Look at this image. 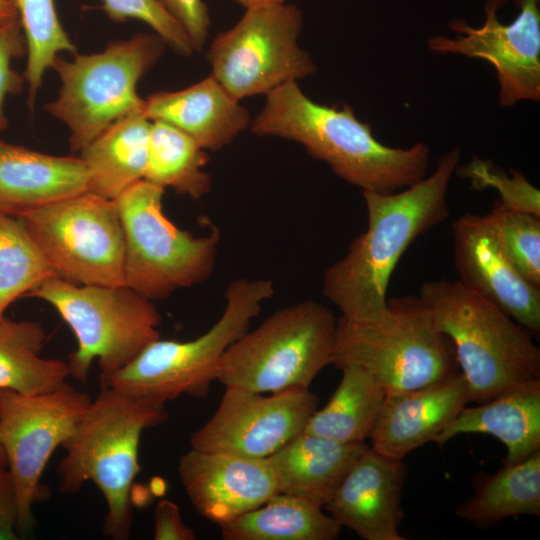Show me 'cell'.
Instances as JSON below:
<instances>
[{
    "instance_id": "6da1fadb",
    "label": "cell",
    "mask_w": 540,
    "mask_h": 540,
    "mask_svg": "<svg viewBox=\"0 0 540 540\" xmlns=\"http://www.w3.org/2000/svg\"><path fill=\"white\" fill-rule=\"evenodd\" d=\"M460 152L459 147L445 152L431 175L405 189L363 191L367 228L323 273V295L341 317L369 322L386 311L389 281L400 258L413 241L450 215L447 194Z\"/></svg>"
},
{
    "instance_id": "7a4b0ae2",
    "label": "cell",
    "mask_w": 540,
    "mask_h": 540,
    "mask_svg": "<svg viewBox=\"0 0 540 540\" xmlns=\"http://www.w3.org/2000/svg\"><path fill=\"white\" fill-rule=\"evenodd\" d=\"M250 128L256 135L299 143L309 155L327 163L338 177L362 191H400L422 180L429 167L427 144L386 146L374 137L369 123L356 117L352 107L317 103L297 82L269 92Z\"/></svg>"
},
{
    "instance_id": "3957f363",
    "label": "cell",
    "mask_w": 540,
    "mask_h": 540,
    "mask_svg": "<svg viewBox=\"0 0 540 540\" xmlns=\"http://www.w3.org/2000/svg\"><path fill=\"white\" fill-rule=\"evenodd\" d=\"M167 419L165 406L101 386L62 447L59 491L78 492L87 481L102 493L107 511L104 535L126 540L132 528V487L143 431Z\"/></svg>"
},
{
    "instance_id": "277c9868",
    "label": "cell",
    "mask_w": 540,
    "mask_h": 540,
    "mask_svg": "<svg viewBox=\"0 0 540 540\" xmlns=\"http://www.w3.org/2000/svg\"><path fill=\"white\" fill-rule=\"evenodd\" d=\"M420 300L452 342L469 402H486L516 385L540 379V348L499 307L457 279L422 284Z\"/></svg>"
},
{
    "instance_id": "5b68a950",
    "label": "cell",
    "mask_w": 540,
    "mask_h": 540,
    "mask_svg": "<svg viewBox=\"0 0 540 540\" xmlns=\"http://www.w3.org/2000/svg\"><path fill=\"white\" fill-rule=\"evenodd\" d=\"M331 364L364 370L386 393L417 389L460 371L452 342L411 295L388 299L374 321L338 318Z\"/></svg>"
},
{
    "instance_id": "8992f818",
    "label": "cell",
    "mask_w": 540,
    "mask_h": 540,
    "mask_svg": "<svg viewBox=\"0 0 540 540\" xmlns=\"http://www.w3.org/2000/svg\"><path fill=\"white\" fill-rule=\"evenodd\" d=\"M274 295L270 279L239 278L225 291V307L219 319L199 337L189 341L154 340L124 368L101 381L109 386L163 405L181 395L205 397L222 356Z\"/></svg>"
},
{
    "instance_id": "52a82bcc",
    "label": "cell",
    "mask_w": 540,
    "mask_h": 540,
    "mask_svg": "<svg viewBox=\"0 0 540 540\" xmlns=\"http://www.w3.org/2000/svg\"><path fill=\"white\" fill-rule=\"evenodd\" d=\"M28 296L53 306L72 330L77 347L67 363L79 381L87 380L95 361L100 382L106 380L160 338L159 311L127 285H79L52 277Z\"/></svg>"
},
{
    "instance_id": "ba28073f",
    "label": "cell",
    "mask_w": 540,
    "mask_h": 540,
    "mask_svg": "<svg viewBox=\"0 0 540 540\" xmlns=\"http://www.w3.org/2000/svg\"><path fill=\"white\" fill-rule=\"evenodd\" d=\"M337 320L328 307L314 300L277 310L229 346L217 381L226 388L262 394L309 388L331 364Z\"/></svg>"
},
{
    "instance_id": "9c48e42d",
    "label": "cell",
    "mask_w": 540,
    "mask_h": 540,
    "mask_svg": "<svg viewBox=\"0 0 540 540\" xmlns=\"http://www.w3.org/2000/svg\"><path fill=\"white\" fill-rule=\"evenodd\" d=\"M165 46L155 33H137L101 52H76L71 60L55 58L51 68L61 88L45 109L69 129L71 151L79 153L115 121L143 110L137 84L161 58Z\"/></svg>"
},
{
    "instance_id": "30bf717a",
    "label": "cell",
    "mask_w": 540,
    "mask_h": 540,
    "mask_svg": "<svg viewBox=\"0 0 540 540\" xmlns=\"http://www.w3.org/2000/svg\"><path fill=\"white\" fill-rule=\"evenodd\" d=\"M165 189L144 179L114 199L124 236L125 285L149 300L204 282L216 263L220 233L196 236L163 211Z\"/></svg>"
},
{
    "instance_id": "8fae6325",
    "label": "cell",
    "mask_w": 540,
    "mask_h": 540,
    "mask_svg": "<svg viewBox=\"0 0 540 540\" xmlns=\"http://www.w3.org/2000/svg\"><path fill=\"white\" fill-rule=\"evenodd\" d=\"M302 23L301 10L287 3L245 9L209 45L211 75L239 101L313 75L317 66L298 44Z\"/></svg>"
},
{
    "instance_id": "7c38bea8",
    "label": "cell",
    "mask_w": 540,
    "mask_h": 540,
    "mask_svg": "<svg viewBox=\"0 0 540 540\" xmlns=\"http://www.w3.org/2000/svg\"><path fill=\"white\" fill-rule=\"evenodd\" d=\"M20 218L57 277L79 285H125L124 236L114 200L86 191Z\"/></svg>"
},
{
    "instance_id": "4fadbf2b",
    "label": "cell",
    "mask_w": 540,
    "mask_h": 540,
    "mask_svg": "<svg viewBox=\"0 0 540 540\" xmlns=\"http://www.w3.org/2000/svg\"><path fill=\"white\" fill-rule=\"evenodd\" d=\"M91 400L68 383L36 395L0 389V446L16 492L20 533L34 524L32 507L50 457L72 434Z\"/></svg>"
},
{
    "instance_id": "5bb4252c",
    "label": "cell",
    "mask_w": 540,
    "mask_h": 540,
    "mask_svg": "<svg viewBox=\"0 0 540 540\" xmlns=\"http://www.w3.org/2000/svg\"><path fill=\"white\" fill-rule=\"evenodd\" d=\"M507 0H486L485 21L480 27L465 20L449 22L455 38L443 35L428 39L435 53L461 54L492 64L499 83V103L510 107L519 101L540 100V9L539 0H514L519 13L503 24L498 11Z\"/></svg>"
},
{
    "instance_id": "9a60e30c",
    "label": "cell",
    "mask_w": 540,
    "mask_h": 540,
    "mask_svg": "<svg viewBox=\"0 0 540 540\" xmlns=\"http://www.w3.org/2000/svg\"><path fill=\"white\" fill-rule=\"evenodd\" d=\"M319 399L309 388L269 396L226 388L212 417L190 438L193 449L265 459L304 431Z\"/></svg>"
},
{
    "instance_id": "2e32d148",
    "label": "cell",
    "mask_w": 540,
    "mask_h": 540,
    "mask_svg": "<svg viewBox=\"0 0 540 540\" xmlns=\"http://www.w3.org/2000/svg\"><path fill=\"white\" fill-rule=\"evenodd\" d=\"M452 233L457 280L539 338L540 287L528 282L508 261L488 214H462L454 220Z\"/></svg>"
},
{
    "instance_id": "e0dca14e",
    "label": "cell",
    "mask_w": 540,
    "mask_h": 540,
    "mask_svg": "<svg viewBox=\"0 0 540 540\" xmlns=\"http://www.w3.org/2000/svg\"><path fill=\"white\" fill-rule=\"evenodd\" d=\"M178 474L196 511L223 525L279 494L267 459H253L190 448Z\"/></svg>"
},
{
    "instance_id": "ac0fdd59",
    "label": "cell",
    "mask_w": 540,
    "mask_h": 540,
    "mask_svg": "<svg viewBox=\"0 0 540 540\" xmlns=\"http://www.w3.org/2000/svg\"><path fill=\"white\" fill-rule=\"evenodd\" d=\"M407 478L403 459L371 447L359 457L324 506L341 527L365 540H405L402 496Z\"/></svg>"
},
{
    "instance_id": "d6986e66",
    "label": "cell",
    "mask_w": 540,
    "mask_h": 540,
    "mask_svg": "<svg viewBox=\"0 0 540 540\" xmlns=\"http://www.w3.org/2000/svg\"><path fill=\"white\" fill-rule=\"evenodd\" d=\"M468 402L467 384L460 371L417 389L386 393L369 436L371 448L404 459L432 441Z\"/></svg>"
},
{
    "instance_id": "ffe728a7",
    "label": "cell",
    "mask_w": 540,
    "mask_h": 540,
    "mask_svg": "<svg viewBox=\"0 0 540 540\" xmlns=\"http://www.w3.org/2000/svg\"><path fill=\"white\" fill-rule=\"evenodd\" d=\"M143 112L151 121L184 132L206 151L229 145L252 121L248 109L211 74L181 90L150 94Z\"/></svg>"
},
{
    "instance_id": "44dd1931",
    "label": "cell",
    "mask_w": 540,
    "mask_h": 540,
    "mask_svg": "<svg viewBox=\"0 0 540 540\" xmlns=\"http://www.w3.org/2000/svg\"><path fill=\"white\" fill-rule=\"evenodd\" d=\"M86 191L80 157L49 155L0 140V213L20 217Z\"/></svg>"
},
{
    "instance_id": "7402d4cb",
    "label": "cell",
    "mask_w": 540,
    "mask_h": 540,
    "mask_svg": "<svg viewBox=\"0 0 540 540\" xmlns=\"http://www.w3.org/2000/svg\"><path fill=\"white\" fill-rule=\"evenodd\" d=\"M489 434L507 448L504 465L540 451V379L516 385L475 407H464L433 439L439 447L459 434Z\"/></svg>"
},
{
    "instance_id": "603a6c76",
    "label": "cell",
    "mask_w": 540,
    "mask_h": 540,
    "mask_svg": "<svg viewBox=\"0 0 540 540\" xmlns=\"http://www.w3.org/2000/svg\"><path fill=\"white\" fill-rule=\"evenodd\" d=\"M368 447L366 442L343 443L303 431L266 459L279 493L324 508Z\"/></svg>"
},
{
    "instance_id": "cb8c5ba5",
    "label": "cell",
    "mask_w": 540,
    "mask_h": 540,
    "mask_svg": "<svg viewBox=\"0 0 540 540\" xmlns=\"http://www.w3.org/2000/svg\"><path fill=\"white\" fill-rule=\"evenodd\" d=\"M151 120L143 110L110 125L83 148L80 158L88 177V191L114 200L144 178Z\"/></svg>"
},
{
    "instance_id": "d4e9b609",
    "label": "cell",
    "mask_w": 540,
    "mask_h": 540,
    "mask_svg": "<svg viewBox=\"0 0 540 540\" xmlns=\"http://www.w3.org/2000/svg\"><path fill=\"white\" fill-rule=\"evenodd\" d=\"M219 527L226 540H334L342 528L322 506L281 493Z\"/></svg>"
},
{
    "instance_id": "484cf974",
    "label": "cell",
    "mask_w": 540,
    "mask_h": 540,
    "mask_svg": "<svg viewBox=\"0 0 540 540\" xmlns=\"http://www.w3.org/2000/svg\"><path fill=\"white\" fill-rule=\"evenodd\" d=\"M46 339L38 322L0 317V389L36 395L67 383L68 363L41 356Z\"/></svg>"
},
{
    "instance_id": "4316f807",
    "label": "cell",
    "mask_w": 540,
    "mask_h": 540,
    "mask_svg": "<svg viewBox=\"0 0 540 540\" xmlns=\"http://www.w3.org/2000/svg\"><path fill=\"white\" fill-rule=\"evenodd\" d=\"M455 513L477 526L493 525L515 516H539L540 451L486 476Z\"/></svg>"
},
{
    "instance_id": "83f0119b",
    "label": "cell",
    "mask_w": 540,
    "mask_h": 540,
    "mask_svg": "<svg viewBox=\"0 0 540 540\" xmlns=\"http://www.w3.org/2000/svg\"><path fill=\"white\" fill-rule=\"evenodd\" d=\"M341 381L327 402L310 417L304 432L343 443L369 439L383 401L384 388L367 372L344 366Z\"/></svg>"
},
{
    "instance_id": "f1b7e54d",
    "label": "cell",
    "mask_w": 540,
    "mask_h": 540,
    "mask_svg": "<svg viewBox=\"0 0 540 540\" xmlns=\"http://www.w3.org/2000/svg\"><path fill=\"white\" fill-rule=\"evenodd\" d=\"M208 161L207 151L190 136L165 122L151 121L144 180L200 199L211 190V177L204 170Z\"/></svg>"
},
{
    "instance_id": "f546056e",
    "label": "cell",
    "mask_w": 540,
    "mask_h": 540,
    "mask_svg": "<svg viewBox=\"0 0 540 540\" xmlns=\"http://www.w3.org/2000/svg\"><path fill=\"white\" fill-rule=\"evenodd\" d=\"M17 10L26 40L24 79L27 105L33 109L43 77L60 52L75 54L76 47L62 26L54 0H9Z\"/></svg>"
},
{
    "instance_id": "4dcf8cb0",
    "label": "cell",
    "mask_w": 540,
    "mask_h": 540,
    "mask_svg": "<svg viewBox=\"0 0 540 540\" xmlns=\"http://www.w3.org/2000/svg\"><path fill=\"white\" fill-rule=\"evenodd\" d=\"M57 277L20 217L0 213V317L20 297Z\"/></svg>"
},
{
    "instance_id": "1f68e13d",
    "label": "cell",
    "mask_w": 540,
    "mask_h": 540,
    "mask_svg": "<svg viewBox=\"0 0 540 540\" xmlns=\"http://www.w3.org/2000/svg\"><path fill=\"white\" fill-rule=\"evenodd\" d=\"M487 214L508 261L528 282L540 287V216L508 209L498 199Z\"/></svg>"
},
{
    "instance_id": "d6a6232c",
    "label": "cell",
    "mask_w": 540,
    "mask_h": 540,
    "mask_svg": "<svg viewBox=\"0 0 540 540\" xmlns=\"http://www.w3.org/2000/svg\"><path fill=\"white\" fill-rule=\"evenodd\" d=\"M511 175L490 160L474 157L455 173L469 179L475 190L494 188L498 201L508 209L540 216V192L518 170L510 169Z\"/></svg>"
},
{
    "instance_id": "836d02e7",
    "label": "cell",
    "mask_w": 540,
    "mask_h": 540,
    "mask_svg": "<svg viewBox=\"0 0 540 540\" xmlns=\"http://www.w3.org/2000/svg\"><path fill=\"white\" fill-rule=\"evenodd\" d=\"M107 17L115 22L135 19L146 23L166 46L182 56L194 51L183 27L159 0H101Z\"/></svg>"
},
{
    "instance_id": "e575fe53",
    "label": "cell",
    "mask_w": 540,
    "mask_h": 540,
    "mask_svg": "<svg viewBox=\"0 0 540 540\" xmlns=\"http://www.w3.org/2000/svg\"><path fill=\"white\" fill-rule=\"evenodd\" d=\"M26 40L18 18L0 25V133L8 126L4 104L7 96L23 91L25 79L11 66L26 55Z\"/></svg>"
},
{
    "instance_id": "d590c367",
    "label": "cell",
    "mask_w": 540,
    "mask_h": 540,
    "mask_svg": "<svg viewBox=\"0 0 540 540\" xmlns=\"http://www.w3.org/2000/svg\"><path fill=\"white\" fill-rule=\"evenodd\" d=\"M183 27L195 52H200L210 30V14L204 0H159Z\"/></svg>"
},
{
    "instance_id": "8d00e7d4",
    "label": "cell",
    "mask_w": 540,
    "mask_h": 540,
    "mask_svg": "<svg viewBox=\"0 0 540 540\" xmlns=\"http://www.w3.org/2000/svg\"><path fill=\"white\" fill-rule=\"evenodd\" d=\"M154 539L155 540H194V531L187 526L181 517L178 505L162 499L154 510Z\"/></svg>"
},
{
    "instance_id": "74e56055",
    "label": "cell",
    "mask_w": 540,
    "mask_h": 540,
    "mask_svg": "<svg viewBox=\"0 0 540 540\" xmlns=\"http://www.w3.org/2000/svg\"><path fill=\"white\" fill-rule=\"evenodd\" d=\"M18 504L12 478L0 466V539H17Z\"/></svg>"
},
{
    "instance_id": "f35d334b",
    "label": "cell",
    "mask_w": 540,
    "mask_h": 540,
    "mask_svg": "<svg viewBox=\"0 0 540 540\" xmlns=\"http://www.w3.org/2000/svg\"><path fill=\"white\" fill-rule=\"evenodd\" d=\"M18 18L14 5L9 0H0V25Z\"/></svg>"
},
{
    "instance_id": "ab89813d",
    "label": "cell",
    "mask_w": 540,
    "mask_h": 540,
    "mask_svg": "<svg viewBox=\"0 0 540 540\" xmlns=\"http://www.w3.org/2000/svg\"><path fill=\"white\" fill-rule=\"evenodd\" d=\"M245 9L286 3L287 0H233Z\"/></svg>"
},
{
    "instance_id": "60d3db41",
    "label": "cell",
    "mask_w": 540,
    "mask_h": 540,
    "mask_svg": "<svg viewBox=\"0 0 540 540\" xmlns=\"http://www.w3.org/2000/svg\"><path fill=\"white\" fill-rule=\"evenodd\" d=\"M0 466L7 467L6 456L1 446H0Z\"/></svg>"
}]
</instances>
